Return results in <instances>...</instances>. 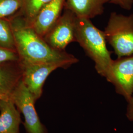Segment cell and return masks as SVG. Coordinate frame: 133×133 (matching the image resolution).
<instances>
[{
  "instance_id": "14",
  "label": "cell",
  "mask_w": 133,
  "mask_h": 133,
  "mask_svg": "<svg viewBox=\"0 0 133 133\" xmlns=\"http://www.w3.org/2000/svg\"><path fill=\"white\" fill-rule=\"evenodd\" d=\"M22 3V0H0V18H8L15 14Z\"/></svg>"
},
{
  "instance_id": "1",
  "label": "cell",
  "mask_w": 133,
  "mask_h": 133,
  "mask_svg": "<svg viewBox=\"0 0 133 133\" xmlns=\"http://www.w3.org/2000/svg\"><path fill=\"white\" fill-rule=\"evenodd\" d=\"M8 18L14 33L20 62H65L71 65L78 62V59L73 55L49 46L43 37L26 24L21 16L15 14Z\"/></svg>"
},
{
  "instance_id": "2",
  "label": "cell",
  "mask_w": 133,
  "mask_h": 133,
  "mask_svg": "<svg viewBox=\"0 0 133 133\" xmlns=\"http://www.w3.org/2000/svg\"><path fill=\"white\" fill-rule=\"evenodd\" d=\"M75 38L76 42L95 63L97 72L106 78L113 60L107 46L104 32L97 28L90 19L76 17Z\"/></svg>"
},
{
  "instance_id": "15",
  "label": "cell",
  "mask_w": 133,
  "mask_h": 133,
  "mask_svg": "<svg viewBox=\"0 0 133 133\" xmlns=\"http://www.w3.org/2000/svg\"><path fill=\"white\" fill-rule=\"evenodd\" d=\"M19 61V56L16 51L0 46V63Z\"/></svg>"
},
{
  "instance_id": "6",
  "label": "cell",
  "mask_w": 133,
  "mask_h": 133,
  "mask_svg": "<svg viewBox=\"0 0 133 133\" xmlns=\"http://www.w3.org/2000/svg\"><path fill=\"white\" fill-rule=\"evenodd\" d=\"M76 16L65 10L55 23L43 37L48 45L54 49L65 50L68 44L76 42Z\"/></svg>"
},
{
  "instance_id": "7",
  "label": "cell",
  "mask_w": 133,
  "mask_h": 133,
  "mask_svg": "<svg viewBox=\"0 0 133 133\" xmlns=\"http://www.w3.org/2000/svg\"><path fill=\"white\" fill-rule=\"evenodd\" d=\"M106 78L118 93L130 99L133 93V55L113 60Z\"/></svg>"
},
{
  "instance_id": "8",
  "label": "cell",
  "mask_w": 133,
  "mask_h": 133,
  "mask_svg": "<svg viewBox=\"0 0 133 133\" xmlns=\"http://www.w3.org/2000/svg\"><path fill=\"white\" fill-rule=\"evenodd\" d=\"M66 0H52L40 10L31 27L42 37L51 28L62 14Z\"/></svg>"
},
{
  "instance_id": "12",
  "label": "cell",
  "mask_w": 133,
  "mask_h": 133,
  "mask_svg": "<svg viewBox=\"0 0 133 133\" xmlns=\"http://www.w3.org/2000/svg\"><path fill=\"white\" fill-rule=\"evenodd\" d=\"M51 1L22 0V5L16 14L24 19L26 24L31 26L40 10Z\"/></svg>"
},
{
  "instance_id": "18",
  "label": "cell",
  "mask_w": 133,
  "mask_h": 133,
  "mask_svg": "<svg viewBox=\"0 0 133 133\" xmlns=\"http://www.w3.org/2000/svg\"><path fill=\"white\" fill-rule=\"evenodd\" d=\"M0 99H1V98H0Z\"/></svg>"
},
{
  "instance_id": "4",
  "label": "cell",
  "mask_w": 133,
  "mask_h": 133,
  "mask_svg": "<svg viewBox=\"0 0 133 133\" xmlns=\"http://www.w3.org/2000/svg\"><path fill=\"white\" fill-rule=\"evenodd\" d=\"M20 112L23 114L22 123L27 133H48L47 128L42 123L35 108L37 102L33 95L21 80L10 98Z\"/></svg>"
},
{
  "instance_id": "5",
  "label": "cell",
  "mask_w": 133,
  "mask_h": 133,
  "mask_svg": "<svg viewBox=\"0 0 133 133\" xmlns=\"http://www.w3.org/2000/svg\"><path fill=\"white\" fill-rule=\"evenodd\" d=\"M20 62L22 71V81L36 101L42 96L43 87L49 75L58 68L66 69L71 66L65 62Z\"/></svg>"
},
{
  "instance_id": "17",
  "label": "cell",
  "mask_w": 133,
  "mask_h": 133,
  "mask_svg": "<svg viewBox=\"0 0 133 133\" xmlns=\"http://www.w3.org/2000/svg\"><path fill=\"white\" fill-rule=\"evenodd\" d=\"M129 100L130 102L128 115L129 118L133 121V98H131Z\"/></svg>"
},
{
  "instance_id": "10",
  "label": "cell",
  "mask_w": 133,
  "mask_h": 133,
  "mask_svg": "<svg viewBox=\"0 0 133 133\" xmlns=\"http://www.w3.org/2000/svg\"><path fill=\"white\" fill-rule=\"evenodd\" d=\"M20 114L10 98L0 99V133H20Z\"/></svg>"
},
{
  "instance_id": "13",
  "label": "cell",
  "mask_w": 133,
  "mask_h": 133,
  "mask_svg": "<svg viewBox=\"0 0 133 133\" xmlns=\"http://www.w3.org/2000/svg\"><path fill=\"white\" fill-rule=\"evenodd\" d=\"M0 46L16 51L14 33L8 18H0Z\"/></svg>"
},
{
  "instance_id": "3",
  "label": "cell",
  "mask_w": 133,
  "mask_h": 133,
  "mask_svg": "<svg viewBox=\"0 0 133 133\" xmlns=\"http://www.w3.org/2000/svg\"><path fill=\"white\" fill-rule=\"evenodd\" d=\"M104 32L118 58L133 55V14L112 12Z\"/></svg>"
},
{
  "instance_id": "9",
  "label": "cell",
  "mask_w": 133,
  "mask_h": 133,
  "mask_svg": "<svg viewBox=\"0 0 133 133\" xmlns=\"http://www.w3.org/2000/svg\"><path fill=\"white\" fill-rule=\"evenodd\" d=\"M22 77L20 61L0 63V98H10Z\"/></svg>"
},
{
  "instance_id": "16",
  "label": "cell",
  "mask_w": 133,
  "mask_h": 133,
  "mask_svg": "<svg viewBox=\"0 0 133 133\" xmlns=\"http://www.w3.org/2000/svg\"><path fill=\"white\" fill-rule=\"evenodd\" d=\"M105 3H109L118 5L124 10H129L133 5V0H104Z\"/></svg>"
},
{
  "instance_id": "11",
  "label": "cell",
  "mask_w": 133,
  "mask_h": 133,
  "mask_svg": "<svg viewBox=\"0 0 133 133\" xmlns=\"http://www.w3.org/2000/svg\"><path fill=\"white\" fill-rule=\"evenodd\" d=\"M105 4L104 0H66L64 9L78 18L90 19L103 14Z\"/></svg>"
}]
</instances>
